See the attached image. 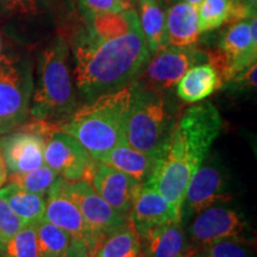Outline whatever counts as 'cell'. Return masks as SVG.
I'll use <instances>...</instances> for the list:
<instances>
[{
  "label": "cell",
  "mask_w": 257,
  "mask_h": 257,
  "mask_svg": "<svg viewBox=\"0 0 257 257\" xmlns=\"http://www.w3.org/2000/svg\"><path fill=\"white\" fill-rule=\"evenodd\" d=\"M184 2L187 3V4H189L191 6H193V8H194L195 10H198L199 5L201 4L202 0H184Z\"/></svg>",
  "instance_id": "obj_37"
},
{
  "label": "cell",
  "mask_w": 257,
  "mask_h": 257,
  "mask_svg": "<svg viewBox=\"0 0 257 257\" xmlns=\"http://www.w3.org/2000/svg\"><path fill=\"white\" fill-rule=\"evenodd\" d=\"M131 87L100 95L91 102H86L60 128L75 138L93 159L100 160L113 148L126 143L125 131Z\"/></svg>",
  "instance_id": "obj_2"
},
{
  "label": "cell",
  "mask_w": 257,
  "mask_h": 257,
  "mask_svg": "<svg viewBox=\"0 0 257 257\" xmlns=\"http://www.w3.org/2000/svg\"><path fill=\"white\" fill-rule=\"evenodd\" d=\"M62 182L63 179L59 176L48 191L43 219L66 231L72 239L82 240L89 251H92L95 244L94 237L81 212L64 193Z\"/></svg>",
  "instance_id": "obj_13"
},
{
  "label": "cell",
  "mask_w": 257,
  "mask_h": 257,
  "mask_svg": "<svg viewBox=\"0 0 257 257\" xmlns=\"http://www.w3.org/2000/svg\"><path fill=\"white\" fill-rule=\"evenodd\" d=\"M137 2H141V0H137Z\"/></svg>",
  "instance_id": "obj_42"
},
{
  "label": "cell",
  "mask_w": 257,
  "mask_h": 257,
  "mask_svg": "<svg viewBox=\"0 0 257 257\" xmlns=\"http://www.w3.org/2000/svg\"><path fill=\"white\" fill-rule=\"evenodd\" d=\"M62 257H91V252L82 240L72 239Z\"/></svg>",
  "instance_id": "obj_34"
},
{
  "label": "cell",
  "mask_w": 257,
  "mask_h": 257,
  "mask_svg": "<svg viewBox=\"0 0 257 257\" xmlns=\"http://www.w3.org/2000/svg\"><path fill=\"white\" fill-rule=\"evenodd\" d=\"M221 87L219 76L210 63H200L189 68L178 82V96L185 102H198Z\"/></svg>",
  "instance_id": "obj_22"
},
{
  "label": "cell",
  "mask_w": 257,
  "mask_h": 257,
  "mask_svg": "<svg viewBox=\"0 0 257 257\" xmlns=\"http://www.w3.org/2000/svg\"><path fill=\"white\" fill-rule=\"evenodd\" d=\"M140 25L150 55L168 47L165 6L160 0H141Z\"/></svg>",
  "instance_id": "obj_23"
},
{
  "label": "cell",
  "mask_w": 257,
  "mask_h": 257,
  "mask_svg": "<svg viewBox=\"0 0 257 257\" xmlns=\"http://www.w3.org/2000/svg\"><path fill=\"white\" fill-rule=\"evenodd\" d=\"M195 257H255V250L252 243L240 234L207 244Z\"/></svg>",
  "instance_id": "obj_26"
},
{
  "label": "cell",
  "mask_w": 257,
  "mask_h": 257,
  "mask_svg": "<svg viewBox=\"0 0 257 257\" xmlns=\"http://www.w3.org/2000/svg\"><path fill=\"white\" fill-rule=\"evenodd\" d=\"M245 226V220L236 210L217 204L195 214L189 225L187 237L197 255L207 244L227 237L240 236Z\"/></svg>",
  "instance_id": "obj_10"
},
{
  "label": "cell",
  "mask_w": 257,
  "mask_h": 257,
  "mask_svg": "<svg viewBox=\"0 0 257 257\" xmlns=\"http://www.w3.org/2000/svg\"><path fill=\"white\" fill-rule=\"evenodd\" d=\"M62 187L64 193L81 212L95 243L100 237L118 229L127 221L128 214L118 213L113 210L85 180L67 181L63 179Z\"/></svg>",
  "instance_id": "obj_8"
},
{
  "label": "cell",
  "mask_w": 257,
  "mask_h": 257,
  "mask_svg": "<svg viewBox=\"0 0 257 257\" xmlns=\"http://www.w3.org/2000/svg\"><path fill=\"white\" fill-rule=\"evenodd\" d=\"M218 49L227 61L232 79L257 60V43L250 34L249 19L230 24L218 41Z\"/></svg>",
  "instance_id": "obj_16"
},
{
  "label": "cell",
  "mask_w": 257,
  "mask_h": 257,
  "mask_svg": "<svg viewBox=\"0 0 257 257\" xmlns=\"http://www.w3.org/2000/svg\"><path fill=\"white\" fill-rule=\"evenodd\" d=\"M47 10L46 0H0V17L31 19L41 17Z\"/></svg>",
  "instance_id": "obj_30"
},
{
  "label": "cell",
  "mask_w": 257,
  "mask_h": 257,
  "mask_svg": "<svg viewBox=\"0 0 257 257\" xmlns=\"http://www.w3.org/2000/svg\"><path fill=\"white\" fill-rule=\"evenodd\" d=\"M206 51L193 44L187 47L168 46L154 54L135 80L143 88L163 94L178 85L189 68L205 63Z\"/></svg>",
  "instance_id": "obj_6"
},
{
  "label": "cell",
  "mask_w": 257,
  "mask_h": 257,
  "mask_svg": "<svg viewBox=\"0 0 257 257\" xmlns=\"http://www.w3.org/2000/svg\"><path fill=\"white\" fill-rule=\"evenodd\" d=\"M0 198L4 199L24 225H37L43 220L46 210L44 195L35 194L17 185L9 184L0 188Z\"/></svg>",
  "instance_id": "obj_24"
},
{
  "label": "cell",
  "mask_w": 257,
  "mask_h": 257,
  "mask_svg": "<svg viewBox=\"0 0 257 257\" xmlns=\"http://www.w3.org/2000/svg\"><path fill=\"white\" fill-rule=\"evenodd\" d=\"M95 159L73 136L56 130L48 136L44 147V163L67 181L88 182Z\"/></svg>",
  "instance_id": "obj_9"
},
{
  "label": "cell",
  "mask_w": 257,
  "mask_h": 257,
  "mask_svg": "<svg viewBox=\"0 0 257 257\" xmlns=\"http://www.w3.org/2000/svg\"><path fill=\"white\" fill-rule=\"evenodd\" d=\"M229 0H202L198 8L199 30L213 31L226 23Z\"/></svg>",
  "instance_id": "obj_29"
},
{
  "label": "cell",
  "mask_w": 257,
  "mask_h": 257,
  "mask_svg": "<svg viewBox=\"0 0 257 257\" xmlns=\"http://www.w3.org/2000/svg\"><path fill=\"white\" fill-rule=\"evenodd\" d=\"M0 49H2V44H0Z\"/></svg>",
  "instance_id": "obj_40"
},
{
  "label": "cell",
  "mask_w": 257,
  "mask_h": 257,
  "mask_svg": "<svg viewBox=\"0 0 257 257\" xmlns=\"http://www.w3.org/2000/svg\"><path fill=\"white\" fill-rule=\"evenodd\" d=\"M130 87L125 140L134 149L156 156L170 131L163 94L143 88L136 81Z\"/></svg>",
  "instance_id": "obj_4"
},
{
  "label": "cell",
  "mask_w": 257,
  "mask_h": 257,
  "mask_svg": "<svg viewBox=\"0 0 257 257\" xmlns=\"http://www.w3.org/2000/svg\"><path fill=\"white\" fill-rule=\"evenodd\" d=\"M166 30L168 46L187 47L199 41L198 10L185 2L170 5L166 14Z\"/></svg>",
  "instance_id": "obj_18"
},
{
  "label": "cell",
  "mask_w": 257,
  "mask_h": 257,
  "mask_svg": "<svg viewBox=\"0 0 257 257\" xmlns=\"http://www.w3.org/2000/svg\"><path fill=\"white\" fill-rule=\"evenodd\" d=\"M32 91L31 61L17 54H0V127L3 134L28 120Z\"/></svg>",
  "instance_id": "obj_5"
},
{
  "label": "cell",
  "mask_w": 257,
  "mask_h": 257,
  "mask_svg": "<svg viewBox=\"0 0 257 257\" xmlns=\"http://www.w3.org/2000/svg\"><path fill=\"white\" fill-rule=\"evenodd\" d=\"M78 6L83 21L106 12H120L134 9L133 4L126 0H78Z\"/></svg>",
  "instance_id": "obj_31"
},
{
  "label": "cell",
  "mask_w": 257,
  "mask_h": 257,
  "mask_svg": "<svg viewBox=\"0 0 257 257\" xmlns=\"http://www.w3.org/2000/svg\"><path fill=\"white\" fill-rule=\"evenodd\" d=\"M8 181V169H6L5 161L3 159L2 152H0V188Z\"/></svg>",
  "instance_id": "obj_36"
},
{
  "label": "cell",
  "mask_w": 257,
  "mask_h": 257,
  "mask_svg": "<svg viewBox=\"0 0 257 257\" xmlns=\"http://www.w3.org/2000/svg\"><path fill=\"white\" fill-rule=\"evenodd\" d=\"M128 218L133 221L140 237L160 225L178 221L169 202L154 186L147 182L141 186L137 194L135 195Z\"/></svg>",
  "instance_id": "obj_15"
},
{
  "label": "cell",
  "mask_w": 257,
  "mask_h": 257,
  "mask_svg": "<svg viewBox=\"0 0 257 257\" xmlns=\"http://www.w3.org/2000/svg\"><path fill=\"white\" fill-rule=\"evenodd\" d=\"M68 2H69V0H68Z\"/></svg>",
  "instance_id": "obj_43"
},
{
  "label": "cell",
  "mask_w": 257,
  "mask_h": 257,
  "mask_svg": "<svg viewBox=\"0 0 257 257\" xmlns=\"http://www.w3.org/2000/svg\"><path fill=\"white\" fill-rule=\"evenodd\" d=\"M256 72L257 66L256 63H252L251 66L244 69L231 79L229 82H226L221 88L230 89L232 92H246L251 91V89L256 88Z\"/></svg>",
  "instance_id": "obj_33"
},
{
  "label": "cell",
  "mask_w": 257,
  "mask_h": 257,
  "mask_svg": "<svg viewBox=\"0 0 257 257\" xmlns=\"http://www.w3.org/2000/svg\"><path fill=\"white\" fill-rule=\"evenodd\" d=\"M19 130L0 138V152L9 174H24L44 166L47 136L22 124Z\"/></svg>",
  "instance_id": "obj_12"
},
{
  "label": "cell",
  "mask_w": 257,
  "mask_h": 257,
  "mask_svg": "<svg viewBox=\"0 0 257 257\" xmlns=\"http://www.w3.org/2000/svg\"><path fill=\"white\" fill-rule=\"evenodd\" d=\"M232 195L227 189L224 173L214 163L200 166L193 174L182 201L181 219H189L212 205L230 201Z\"/></svg>",
  "instance_id": "obj_11"
},
{
  "label": "cell",
  "mask_w": 257,
  "mask_h": 257,
  "mask_svg": "<svg viewBox=\"0 0 257 257\" xmlns=\"http://www.w3.org/2000/svg\"><path fill=\"white\" fill-rule=\"evenodd\" d=\"M78 108L69 69V46L61 35L53 37L38 57L37 81L30 104L32 119L60 124Z\"/></svg>",
  "instance_id": "obj_3"
},
{
  "label": "cell",
  "mask_w": 257,
  "mask_h": 257,
  "mask_svg": "<svg viewBox=\"0 0 257 257\" xmlns=\"http://www.w3.org/2000/svg\"><path fill=\"white\" fill-rule=\"evenodd\" d=\"M126 2H128V3H130V4H133V3L135 2V0H126Z\"/></svg>",
  "instance_id": "obj_39"
},
{
  "label": "cell",
  "mask_w": 257,
  "mask_h": 257,
  "mask_svg": "<svg viewBox=\"0 0 257 257\" xmlns=\"http://www.w3.org/2000/svg\"><path fill=\"white\" fill-rule=\"evenodd\" d=\"M36 233L37 257H62L72 242L66 231L44 219L36 225Z\"/></svg>",
  "instance_id": "obj_25"
},
{
  "label": "cell",
  "mask_w": 257,
  "mask_h": 257,
  "mask_svg": "<svg viewBox=\"0 0 257 257\" xmlns=\"http://www.w3.org/2000/svg\"><path fill=\"white\" fill-rule=\"evenodd\" d=\"M0 257H37L36 225H24L12 238L0 245Z\"/></svg>",
  "instance_id": "obj_28"
},
{
  "label": "cell",
  "mask_w": 257,
  "mask_h": 257,
  "mask_svg": "<svg viewBox=\"0 0 257 257\" xmlns=\"http://www.w3.org/2000/svg\"><path fill=\"white\" fill-rule=\"evenodd\" d=\"M161 3H162L163 4V6H170V5H173V4H175V3H179V2H181V0H160Z\"/></svg>",
  "instance_id": "obj_38"
},
{
  "label": "cell",
  "mask_w": 257,
  "mask_h": 257,
  "mask_svg": "<svg viewBox=\"0 0 257 257\" xmlns=\"http://www.w3.org/2000/svg\"><path fill=\"white\" fill-rule=\"evenodd\" d=\"M98 161L120 170L144 184L153 174L156 165V156L134 149L127 143H121Z\"/></svg>",
  "instance_id": "obj_20"
},
{
  "label": "cell",
  "mask_w": 257,
  "mask_h": 257,
  "mask_svg": "<svg viewBox=\"0 0 257 257\" xmlns=\"http://www.w3.org/2000/svg\"><path fill=\"white\" fill-rule=\"evenodd\" d=\"M23 226V221L10 208L4 199L0 198V245L12 238Z\"/></svg>",
  "instance_id": "obj_32"
},
{
  "label": "cell",
  "mask_w": 257,
  "mask_h": 257,
  "mask_svg": "<svg viewBox=\"0 0 257 257\" xmlns=\"http://www.w3.org/2000/svg\"><path fill=\"white\" fill-rule=\"evenodd\" d=\"M143 257H195L184 226L179 221L160 225L141 236Z\"/></svg>",
  "instance_id": "obj_17"
},
{
  "label": "cell",
  "mask_w": 257,
  "mask_h": 257,
  "mask_svg": "<svg viewBox=\"0 0 257 257\" xmlns=\"http://www.w3.org/2000/svg\"><path fill=\"white\" fill-rule=\"evenodd\" d=\"M91 257H93V255H92V252H91Z\"/></svg>",
  "instance_id": "obj_41"
},
{
  "label": "cell",
  "mask_w": 257,
  "mask_h": 257,
  "mask_svg": "<svg viewBox=\"0 0 257 257\" xmlns=\"http://www.w3.org/2000/svg\"><path fill=\"white\" fill-rule=\"evenodd\" d=\"M85 29L80 35L89 41H106L126 34L140 25V19L134 9L120 12H106L83 21Z\"/></svg>",
  "instance_id": "obj_19"
},
{
  "label": "cell",
  "mask_w": 257,
  "mask_h": 257,
  "mask_svg": "<svg viewBox=\"0 0 257 257\" xmlns=\"http://www.w3.org/2000/svg\"><path fill=\"white\" fill-rule=\"evenodd\" d=\"M88 182L110 206L121 214H128L135 195L143 182L120 170L95 161Z\"/></svg>",
  "instance_id": "obj_14"
},
{
  "label": "cell",
  "mask_w": 257,
  "mask_h": 257,
  "mask_svg": "<svg viewBox=\"0 0 257 257\" xmlns=\"http://www.w3.org/2000/svg\"><path fill=\"white\" fill-rule=\"evenodd\" d=\"M89 252L93 257H143L141 237L130 218L120 227L100 237Z\"/></svg>",
  "instance_id": "obj_21"
},
{
  "label": "cell",
  "mask_w": 257,
  "mask_h": 257,
  "mask_svg": "<svg viewBox=\"0 0 257 257\" xmlns=\"http://www.w3.org/2000/svg\"><path fill=\"white\" fill-rule=\"evenodd\" d=\"M237 4L242 5L246 10H249L252 15H256L257 12V0H232Z\"/></svg>",
  "instance_id": "obj_35"
},
{
  "label": "cell",
  "mask_w": 257,
  "mask_h": 257,
  "mask_svg": "<svg viewBox=\"0 0 257 257\" xmlns=\"http://www.w3.org/2000/svg\"><path fill=\"white\" fill-rule=\"evenodd\" d=\"M57 178L59 175L53 169L47 166H42L24 174H10L8 180L9 184H15L25 191L46 197Z\"/></svg>",
  "instance_id": "obj_27"
},
{
  "label": "cell",
  "mask_w": 257,
  "mask_h": 257,
  "mask_svg": "<svg viewBox=\"0 0 257 257\" xmlns=\"http://www.w3.org/2000/svg\"><path fill=\"white\" fill-rule=\"evenodd\" d=\"M73 53L74 79L85 104L131 85L152 56L141 25L121 36L99 42L79 34L74 40Z\"/></svg>",
  "instance_id": "obj_1"
},
{
  "label": "cell",
  "mask_w": 257,
  "mask_h": 257,
  "mask_svg": "<svg viewBox=\"0 0 257 257\" xmlns=\"http://www.w3.org/2000/svg\"><path fill=\"white\" fill-rule=\"evenodd\" d=\"M221 117L211 101L191 106L174 124L186 153L199 168L221 128Z\"/></svg>",
  "instance_id": "obj_7"
}]
</instances>
